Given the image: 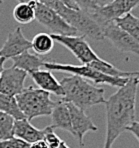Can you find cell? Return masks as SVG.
<instances>
[{
    "instance_id": "20",
    "label": "cell",
    "mask_w": 139,
    "mask_h": 148,
    "mask_svg": "<svg viewBox=\"0 0 139 148\" xmlns=\"http://www.w3.org/2000/svg\"><path fill=\"white\" fill-rule=\"evenodd\" d=\"M54 47V40L48 33H38L31 40V49L38 55H46L50 53Z\"/></svg>"
},
{
    "instance_id": "27",
    "label": "cell",
    "mask_w": 139,
    "mask_h": 148,
    "mask_svg": "<svg viewBox=\"0 0 139 148\" xmlns=\"http://www.w3.org/2000/svg\"><path fill=\"white\" fill-rule=\"evenodd\" d=\"M30 148H49L44 140H38L36 142H33L30 144Z\"/></svg>"
},
{
    "instance_id": "32",
    "label": "cell",
    "mask_w": 139,
    "mask_h": 148,
    "mask_svg": "<svg viewBox=\"0 0 139 148\" xmlns=\"http://www.w3.org/2000/svg\"><path fill=\"white\" fill-rule=\"evenodd\" d=\"M58 148H70V147H69L68 145H67L66 143L64 142V141H62L61 144L59 145V147H58Z\"/></svg>"
},
{
    "instance_id": "13",
    "label": "cell",
    "mask_w": 139,
    "mask_h": 148,
    "mask_svg": "<svg viewBox=\"0 0 139 148\" xmlns=\"http://www.w3.org/2000/svg\"><path fill=\"white\" fill-rule=\"evenodd\" d=\"M33 81L36 83L38 88L47 91L49 93L62 97L64 95V91L60 82L53 76L50 71L48 70H37L29 73Z\"/></svg>"
},
{
    "instance_id": "30",
    "label": "cell",
    "mask_w": 139,
    "mask_h": 148,
    "mask_svg": "<svg viewBox=\"0 0 139 148\" xmlns=\"http://www.w3.org/2000/svg\"><path fill=\"white\" fill-rule=\"evenodd\" d=\"M126 76H127V77L134 76V77H138L139 78V71H135V72H126Z\"/></svg>"
},
{
    "instance_id": "17",
    "label": "cell",
    "mask_w": 139,
    "mask_h": 148,
    "mask_svg": "<svg viewBox=\"0 0 139 148\" xmlns=\"http://www.w3.org/2000/svg\"><path fill=\"white\" fill-rule=\"evenodd\" d=\"M13 17L19 24H29L35 20V0L19 2L13 9Z\"/></svg>"
},
{
    "instance_id": "25",
    "label": "cell",
    "mask_w": 139,
    "mask_h": 148,
    "mask_svg": "<svg viewBox=\"0 0 139 148\" xmlns=\"http://www.w3.org/2000/svg\"><path fill=\"white\" fill-rule=\"evenodd\" d=\"M70 1L73 2L80 10L86 12L89 15H91L98 8V6L93 2V0H70Z\"/></svg>"
},
{
    "instance_id": "18",
    "label": "cell",
    "mask_w": 139,
    "mask_h": 148,
    "mask_svg": "<svg viewBox=\"0 0 139 148\" xmlns=\"http://www.w3.org/2000/svg\"><path fill=\"white\" fill-rule=\"evenodd\" d=\"M0 111L11 116L14 120H21L26 118L25 115L19 108L15 96L0 93Z\"/></svg>"
},
{
    "instance_id": "15",
    "label": "cell",
    "mask_w": 139,
    "mask_h": 148,
    "mask_svg": "<svg viewBox=\"0 0 139 148\" xmlns=\"http://www.w3.org/2000/svg\"><path fill=\"white\" fill-rule=\"evenodd\" d=\"M52 124L54 128H60L62 130L72 134V126H71V117L67 103L62 100L55 102L52 112L50 114Z\"/></svg>"
},
{
    "instance_id": "5",
    "label": "cell",
    "mask_w": 139,
    "mask_h": 148,
    "mask_svg": "<svg viewBox=\"0 0 139 148\" xmlns=\"http://www.w3.org/2000/svg\"><path fill=\"white\" fill-rule=\"evenodd\" d=\"M61 17L84 36H88L96 41L104 39L103 28L86 12L80 9L66 7L61 14Z\"/></svg>"
},
{
    "instance_id": "22",
    "label": "cell",
    "mask_w": 139,
    "mask_h": 148,
    "mask_svg": "<svg viewBox=\"0 0 139 148\" xmlns=\"http://www.w3.org/2000/svg\"><path fill=\"white\" fill-rule=\"evenodd\" d=\"M14 121L11 116L0 111V140L13 137Z\"/></svg>"
},
{
    "instance_id": "8",
    "label": "cell",
    "mask_w": 139,
    "mask_h": 148,
    "mask_svg": "<svg viewBox=\"0 0 139 148\" xmlns=\"http://www.w3.org/2000/svg\"><path fill=\"white\" fill-rule=\"evenodd\" d=\"M139 6V0H114L103 7H98L90 15L102 28L117 18L131 12Z\"/></svg>"
},
{
    "instance_id": "1",
    "label": "cell",
    "mask_w": 139,
    "mask_h": 148,
    "mask_svg": "<svg viewBox=\"0 0 139 148\" xmlns=\"http://www.w3.org/2000/svg\"><path fill=\"white\" fill-rule=\"evenodd\" d=\"M139 78L131 76L125 85L119 87L105 101L106 136L103 148H111L136 117V94Z\"/></svg>"
},
{
    "instance_id": "31",
    "label": "cell",
    "mask_w": 139,
    "mask_h": 148,
    "mask_svg": "<svg viewBox=\"0 0 139 148\" xmlns=\"http://www.w3.org/2000/svg\"><path fill=\"white\" fill-rule=\"evenodd\" d=\"M5 60L6 59H4V58L0 57V75H1L2 70L4 69V62H5Z\"/></svg>"
},
{
    "instance_id": "12",
    "label": "cell",
    "mask_w": 139,
    "mask_h": 148,
    "mask_svg": "<svg viewBox=\"0 0 139 148\" xmlns=\"http://www.w3.org/2000/svg\"><path fill=\"white\" fill-rule=\"evenodd\" d=\"M29 49H31V41L25 38L21 27H17L8 34L3 46L0 49V57L12 59Z\"/></svg>"
},
{
    "instance_id": "2",
    "label": "cell",
    "mask_w": 139,
    "mask_h": 148,
    "mask_svg": "<svg viewBox=\"0 0 139 148\" xmlns=\"http://www.w3.org/2000/svg\"><path fill=\"white\" fill-rule=\"evenodd\" d=\"M60 84L64 91L62 101L72 103L83 110L106 101L104 89L92 85L81 76L71 74L62 78Z\"/></svg>"
},
{
    "instance_id": "6",
    "label": "cell",
    "mask_w": 139,
    "mask_h": 148,
    "mask_svg": "<svg viewBox=\"0 0 139 148\" xmlns=\"http://www.w3.org/2000/svg\"><path fill=\"white\" fill-rule=\"evenodd\" d=\"M35 19L40 24L51 30L52 34L59 35H77L78 31L51 8L35 1Z\"/></svg>"
},
{
    "instance_id": "24",
    "label": "cell",
    "mask_w": 139,
    "mask_h": 148,
    "mask_svg": "<svg viewBox=\"0 0 139 148\" xmlns=\"http://www.w3.org/2000/svg\"><path fill=\"white\" fill-rule=\"evenodd\" d=\"M0 148H30V144L22 139L13 136L11 138L0 140Z\"/></svg>"
},
{
    "instance_id": "14",
    "label": "cell",
    "mask_w": 139,
    "mask_h": 148,
    "mask_svg": "<svg viewBox=\"0 0 139 148\" xmlns=\"http://www.w3.org/2000/svg\"><path fill=\"white\" fill-rule=\"evenodd\" d=\"M44 129H37L26 118L14 121L13 136L22 139L29 144L38 140H42L44 137Z\"/></svg>"
},
{
    "instance_id": "3",
    "label": "cell",
    "mask_w": 139,
    "mask_h": 148,
    "mask_svg": "<svg viewBox=\"0 0 139 148\" xmlns=\"http://www.w3.org/2000/svg\"><path fill=\"white\" fill-rule=\"evenodd\" d=\"M15 97L19 108L29 121L39 116H49L55 105V102L50 99V93L38 87L24 88Z\"/></svg>"
},
{
    "instance_id": "9",
    "label": "cell",
    "mask_w": 139,
    "mask_h": 148,
    "mask_svg": "<svg viewBox=\"0 0 139 148\" xmlns=\"http://www.w3.org/2000/svg\"><path fill=\"white\" fill-rule=\"evenodd\" d=\"M103 34L104 38H107L117 50L139 56V43L130 34L115 24L114 21L104 26Z\"/></svg>"
},
{
    "instance_id": "28",
    "label": "cell",
    "mask_w": 139,
    "mask_h": 148,
    "mask_svg": "<svg viewBox=\"0 0 139 148\" xmlns=\"http://www.w3.org/2000/svg\"><path fill=\"white\" fill-rule=\"evenodd\" d=\"M114 0H93L95 4H96L98 7H103V6H106L108 4H110L111 2H113Z\"/></svg>"
},
{
    "instance_id": "7",
    "label": "cell",
    "mask_w": 139,
    "mask_h": 148,
    "mask_svg": "<svg viewBox=\"0 0 139 148\" xmlns=\"http://www.w3.org/2000/svg\"><path fill=\"white\" fill-rule=\"evenodd\" d=\"M54 41L66 47L69 51L73 53V55L79 60L82 64L99 60L96 53L93 51L87 41L84 39V35H59V34H50Z\"/></svg>"
},
{
    "instance_id": "4",
    "label": "cell",
    "mask_w": 139,
    "mask_h": 148,
    "mask_svg": "<svg viewBox=\"0 0 139 148\" xmlns=\"http://www.w3.org/2000/svg\"><path fill=\"white\" fill-rule=\"evenodd\" d=\"M43 66L48 70L55 71H63L70 74L81 76L86 80H91L92 82L97 84H107L114 87H122L126 84L129 77H114V76L106 75L99 71L95 70L88 64L82 65H73V64H62V63L56 62H45Z\"/></svg>"
},
{
    "instance_id": "10",
    "label": "cell",
    "mask_w": 139,
    "mask_h": 148,
    "mask_svg": "<svg viewBox=\"0 0 139 148\" xmlns=\"http://www.w3.org/2000/svg\"><path fill=\"white\" fill-rule=\"evenodd\" d=\"M28 73L17 67L4 68L0 75V93L17 96L24 90V82Z\"/></svg>"
},
{
    "instance_id": "21",
    "label": "cell",
    "mask_w": 139,
    "mask_h": 148,
    "mask_svg": "<svg viewBox=\"0 0 139 148\" xmlns=\"http://www.w3.org/2000/svg\"><path fill=\"white\" fill-rule=\"evenodd\" d=\"M88 65L92 67V68H94L95 70L106 74V75L114 76V77H127L126 72L119 70L114 65L110 64L109 62L105 61V60L101 59V58L99 60H95V61L88 63Z\"/></svg>"
},
{
    "instance_id": "11",
    "label": "cell",
    "mask_w": 139,
    "mask_h": 148,
    "mask_svg": "<svg viewBox=\"0 0 139 148\" xmlns=\"http://www.w3.org/2000/svg\"><path fill=\"white\" fill-rule=\"evenodd\" d=\"M66 103L70 112L72 135L78 140L80 146H83V139L85 134L90 131H97L98 128L86 115L85 110L77 107L72 103H69V102Z\"/></svg>"
},
{
    "instance_id": "19",
    "label": "cell",
    "mask_w": 139,
    "mask_h": 148,
    "mask_svg": "<svg viewBox=\"0 0 139 148\" xmlns=\"http://www.w3.org/2000/svg\"><path fill=\"white\" fill-rule=\"evenodd\" d=\"M114 22L121 29L130 34L139 43V17L129 12L117 18Z\"/></svg>"
},
{
    "instance_id": "23",
    "label": "cell",
    "mask_w": 139,
    "mask_h": 148,
    "mask_svg": "<svg viewBox=\"0 0 139 148\" xmlns=\"http://www.w3.org/2000/svg\"><path fill=\"white\" fill-rule=\"evenodd\" d=\"M55 128L52 125L47 126L44 128V137H43V140L46 142V144L48 145L49 148H58L59 145L61 144L62 140L60 139V137L54 132Z\"/></svg>"
},
{
    "instance_id": "33",
    "label": "cell",
    "mask_w": 139,
    "mask_h": 148,
    "mask_svg": "<svg viewBox=\"0 0 139 148\" xmlns=\"http://www.w3.org/2000/svg\"><path fill=\"white\" fill-rule=\"evenodd\" d=\"M2 2H3V0H0V4H2Z\"/></svg>"
},
{
    "instance_id": "26",
    "label": "cell",
    "mask_w": 139,
    "mask_h": 148,
    "mask_svg": "<svg viewBox=\"0 0 139 148\" xmlns=\"http://www.w3.org/2000/svg\"><path fill=\"white\" fill-rule=\"evenodd\" d=\"M126 131L131 132V133L136 137V139H137L138 142H139V122L138 121H134V122H132L126 128Z\"/></svg>"
},
{
    "instance_id": "16",
    "label": "cell",
    "mask_w": 139,
    "mask_h": 148,
    "mask_svg": "<svg viewBox=\"0 0 139 148\" xmlns=\"http://www.w3.org/2000/svg\"><path fill=\"white\" fill-rule=\"evenodd\" d=\"M12 61V66L17 67V68L27 72L28 74L40 70V68L43 66V63H44V60L41 56H39L38 54H32L29 51H25L21 53L20 55L13 57Z\"/></svg>"
},
{
    "instance_id": "29",
    "label": "cell",
    "mask_w": 139,
    "mask_h": 148,
    "mask_svg": "<svg viewBox=\"0 0 139 148\" xmlns=\"http://www.w3.org/2000/svg\"><path fill=\"white\" fill-rule=\"evenodd\" d=\"M62 2L65 4V5H67L68 7H70V8H73V9H79V8L77 7V6L75 5L73 2H71L70 0H61Z\"/></svg>"
}]
</instances>
